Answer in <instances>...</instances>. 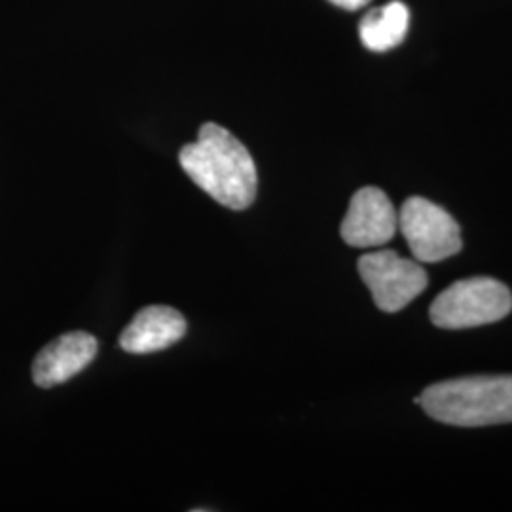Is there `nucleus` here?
Returning <instances> with one entry per match:
<instances>
[{"instance_id": "3", "label": "nucleus", "mask_w": 512, "mask_h": 512, "mask_svg": "<svg viewBox=\"0 0 512 512\" xmlns=\"http://www.w3.org/2000/svg\"><path fill=\"white\" fill-rule=\"evenodd\" d=\"M512 311L509 287L492 277L456 281L433 300L429 317L439 329H475L505 319Z\"/></svg>"}, {"instance_id": "5", "label": "nucleus", "mask_w": 512, "mask_h": 512, "mask_svg": "<svg viewBox=\"0 0 512 512\" xmlns=\"http://www.w3.org/2000/svg\"><path fill=\"white\" fill-rule=\"evenodd\" d=\"M357 268L376 306L385 313L403 310L427 287V272L418 260L401 258L389 249L366 253Z\"/></svg>"}, {"instance_id": "2", "label": "nucleus", "mask_w": 512, "mask_h": 512, "mask_svg": "<svg viewBox=\"0 0 512 512\" xmlns=\"http://www.w3.org/2000/svg\"><path fill=\"white\" fill-rule=\"evenodd\" d=\"M433 420L454 427L512 423V374L469 376L429 385L420 397Z\"/></svg>"}, {"instance_id": "9", "label": "nucleus", "mask_w": 512, "mask_h": 512, "mask_svg": "<svg viewBox=\"0 0 512 512\" xmlns=\"http://www.w3.org/2000/svg\"><path fill=\"white\" fill-rule=\"evenodd\" d=\"M410 25V12L401 0H393L368 12L361 25L359 37L368 50L387 52L403 42Z\"/></svg>"}, {"instance_id": "8", "label": "nucleus", "mask_w": 512, "mask_h": 512, "mask_svg": "<svg viewBox=\"0 0 512 512\" xmlns=\"http://www.w3.org/2000/svg\"><path fill=\"white\" fill-rule=\"evenodd\" d=\"M186 332V319L169 306H147L131 319L120 336V346L128 353H154L177 344Z\"/></svg>"}, {"instance_id": "7", "label": "nucleus", "mask_w": 512, "mask_h": 512, "mask_svg": "<svg viewBox=\"0 0 512 512\" xmlns=\"http://www.w3.org/2000/svg\"><path fill=\"white\" fill-rule=\"evenodd\" d=\"M97 355L92 334L76 330L61 334L38 351L33 361V380L38 387H54L80 374Z\"/></svg>"}, {"instance_id": "4", "label": "nucleus", "mask_w": 512, "mask_h": 512, "mask_svg": "<svg viewBox=\"0 0 512 512\" xmlns=\"http://www.w3.org/2000/svg\"><path fill=\"white\" fill-rule=\"evenodd\" d=\"M399 228L418 262H442L461 251V230L456 219L437 203L412 196L403 203Z\"/></svg>"}, {"instance_id": "6", "label": "nucleus", "mask_w": 512, "mask_h": 512, "mask_svg": "<svg viewBox=\"0 0 512 512\" xmlns=\"http://www.w3.org/2000/svg\"><path fill=\"white\" fill-rule=\"evenodd\" d=\"M397 230L399 215L387 194L376 186H365L353 194L340 236L349 247L366 249L389 243Z\"/></svg>"}, {"instance_id": "10", "label": "nucleus", "mask_w": 512, "mask_h": 512, "mask_svg": "<svg viewBox=\"0 0 512 512\" xmlns=\"http://www.w3.org/2000/svg\"><path fill=\"white\" fill-rule=\"evenodd\" d=\"M330 2L336 4V6H340V8H344V10L353 12V10H359V8L366 6L370 0H330Z\"/></svg>"}, {"instance_id": "1", "label": "nucleus", "mask_w": 512, "mask_h": 512, "mask_svg": "<svg viewBox=\"0 0 512 512\" xmlns=\"http://www.w3.org/2000/svg\"><path fill=\"white\" fill-rule=\"evenodd\" d=\"M179 162L184 173L220 205L243 211L255 202L258 175L253 156L219 124H203L198 139L181 148Z\"/></svg>"}]
</instances>
